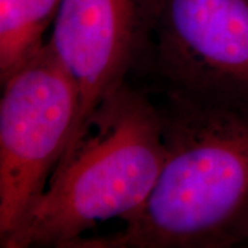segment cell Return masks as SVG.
Masks as SVG:
<instances>
[{"mask_svg": "<svg viewBox=\"0 0 248 248\" xmlns=\"http://www.w3.org/2000/svg\"><path fill=\"white\" fill-rule=\"evenodd\" d=\"M143 63L166 94L248 108V0H153Z\"/></svg>", "mask_w": 248, "mask_h": 248, "instance_id": "obj_4", "label": "cell"}, {"mask_svg": "<svg viewBox=\"0 0 248 248\" xmlns=\"http://www.w3.org/2000/svg\"><path fill=\"white\" fill-rule=\"evenodd\" d=\"M62 0H0V81L46 45Z\"/></svg>", "mask_w": 248, "mask_h": 248, "instance_id": "obj_6", "label": "cell"}, {"mask_svg": "<svg viewBox=\"0 0 248 248\" xmlns=\"http://www.w3.org/2000/svg\"><path fill=\"white\" fill-rule=\"evenodd\" d=\"M152 22L153 0L61 1L46 45L79 94L78 119L62 157L83 137L98 105L143 65Z\"/></svg>", "mask_w": 248, "mask_h": 248, "instance_id": "obj_5", "label": "cell"}, {"mask_svg": "<svg viewBox=\"0 0 248 248\" xmlns=\"http://www.w3.org/2000/svg\"><path fill=\"white\" fill-rule=\"evenodd\" d=\"M166 156L159 107L128 81L108 95L62 157L42 197L3 248L71 246L146 202Z\"/></svg>", "mask_w": 248, "mask_h": 248, "instance_id": "obj_2", "label": "cell"}, {"mask_svg": "<svg viewBox=\"0 0 248 248\" xmlns=\"http://www.w3.org/2000/svg\"><path fill=\"white\" fill-rule=\"evenodd\" d=\"M157 181L120 231L71 248H231L248 243V108L166 94Z\"/></svg>", "mask_w": 248, "mask_h": 248, "instance_id": "obj_1", "label": "cell"}, {"mask_svg": "<svg viewBox=\"0 0 248 248\" xmlns=\"http://www.w3.org/2000/svg\"><path fill=\"white\" fill-rule=\"evenodd\" d=\"M78 112L76 86L47 45L1 81L0 246L45 193Z\"/></svg>", "mask_w": 248, "mask_h": 248, "instance_id": "obj_3", "label": "cell"}]
</instances>
